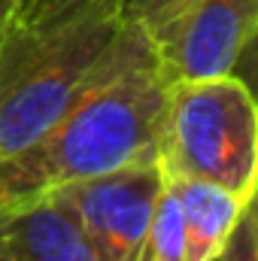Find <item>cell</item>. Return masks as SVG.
<instances>
[{"label":"cell","mask_w":258,"mask_h":261,"mask_svg":"<svg viewBox=\"0 0 258 261\" xmlns=\"http://www.w3.org/2000/svg\"><path fill=\"white\" fill-rule=\"evenodd\" d=\"M12 9H15V0H0V40H3V31L12 18Z\"/></svg>","instance_id":"4fadbf2b"},{"label":"cell","mask_w":258,"mask_h":261,"mask_svg":"<svg viewBox=\"0 0 258 261\" xmlns=\"http://www.w3.org/2000/svg\"><path fill=\"white\" fill-rule=\"evenodd\" d=\"M155 40L119 6L0 40V161L37 143L97 82L152 55Z\"/></svg>","instance_id":"7a4b0ae2"},{"label":"cell","mask_w":258,"mask_h":261,"mask_svg":"<svg viewBox=\"0 0 258 261\" xmlns=\"http://www.w3.org/2000/svg\"><path fill=\"white\" fill-rule=\"evenodd\" d=\"M122 3L125 0H15V9H12L6 31H21V34L52 31V28L70 24L88 12H97L107 6L122 9Z\"/></svg>","instance_id":"ba28073f"},{"label":"cell","mask_w":258,"mask_h":261,"mask_svg":"<svg viewBox=\"0 0 258 261\" xmlns=\"http://www.w3.org/2000/svg\"><path fill=\"white\" fill-rule=\"evenodd\" d=\"M0 252L12 261H107L52 195L0 213Z\"/></svg>","instance_id":"8992f818"},{"label":"cell","mask_w":258,"mask_h":261,"mask_svg":"<svg viewBox=\"0 0 258 261\" xmlns=\"http://www.w3.org/2000/svg\"><path fill=\"white\" fill-rule=\"evenodd\" d=\"M189 3L192 0H125L122 15L128 21H134L137 28H143L152 40H158Z\"/></svg>","instance_id":"8fae6325"},{"label":"cell","mask_w":258,"mask_h":261,"mask_svg":"<svg viewBox=\"0 0 258 261\" xmlns=\"http://www.w3.org/2000/svg\"><path fill=\"white\" fill-rule=\"evenodd\" d=\"M0 261H12V258H9V255H6V252H0Z\"/></svg>","instance_id":"5bb4252c"},{"label":"cell","mask_w":258,"mask_h":261,"mask_svg":"<svg viewBox=\"0 0 258 261\" xmlns=\"http://www.w3.org/2000/svg\"><path fill=\"white\" fill-rule=\"evenodd\" d=\"M231 76H237L246 85V91L252 94V100L258 107V28L252 31V37L246 40V46L240 49L237 61L231 67Z\"/></svg>","instance_id":"7c38bea8"},{"label":"cell","mask_w":258,"mask_h":261,"mask_svg":"<svg viewBox=\"0 0 258 261\" xmlns=\"http://www.w3.org/2000/svg\"><path fill=\"white\" fill-rule=\"evenodd\" d=\"M164 179L179 200L186 228V261H216L243 210V200L203 179H183V176H164Z\"/></svg>","instance_id":"52a82bcc"},{"label":"cell","mask_w":258,"mask_h":261,"mask_svg":"<svg viewBox=\"0 0 258 261\" xmlns=\"http://www.w3.org/2000/svg\"><path fill=\"white\" fill-rule=\"evenodd\" d=\"M258 28V0H192L155 40L170 82L225 76Z\"/></svg>","instance_id":"5b68a950"},{"label":"cell","mask_w":258,"mask_h":261,"mask_svg":"<svg viewBox=\"0 0 258 261\" xmlns=\"http://www.w3.org/2000/svg\"><path fill=\"white\" fill-rule=\"evenodd\" d=\"M167 91L158 49L97 82L37 143L0 161V213L70 182L158 158Z\"/></svg>","instance_id":"6da1fadb"},{"label":"cell","mask_w":258,"mask_h":261,"mask_svg":"<svg viewBox=\"0 0 258 261\" xmlns=\"http://www.w3.org/2000/svg\"><path fill=\"white\" fill-rule=\"evenodd\" d=\"M161 192L164 170L158 158H146L104 176L61 186L49 195L82 225L107 261H137Z\"/></svg>","instance_id":"277c9868"},{"label":"cell","mask_w":258,"mask_h":261,"mask_svg":"<svg viewBox=\"0 0 258 261\" xmlns=\"http://www.w3.org/2000/svg\"><path fill=\"white\" fill-rule=\"evenodd\" d=\"M219 261H258V192L243 203Z\"/></svg>","instance_id":"30bf717a"},{"label":"cell","mask_w":258,"mask_h":261,"mask_svg":"<svg viewBox=\"0 0 258 261\" xmlns=\"http://www.w3.org/2000/svg\"><path fill=\"white\" fill-rule=\"evenodd\" d=\"M137 261H186V228L183 213L173 189L164 179V192L155 206V216L149 222V231L143 237V246L137 252Z\"/></svg>","instance_id":"9c48e42d"},{"label":"cell","mask_w":258,"mask_h":261,"mask_svg":"<svg viewBox=\"0 0 258 261\" xmlns=\"http://www.w3.org/2000/svg\"><path fill=\"white\" fill-rule=\"evenodd\" d=\"M164 176L213 182L243 203L258 192V107L225 73L170 82L158 137Z\"/></svg>","instance_id":"3957f363"}]
</instances>
